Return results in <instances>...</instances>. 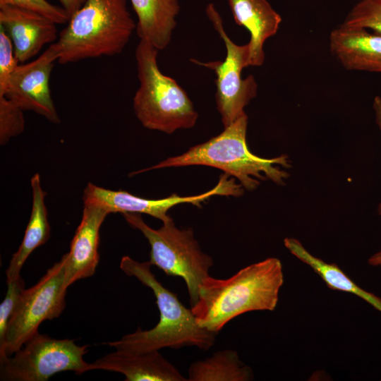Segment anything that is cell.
I'll use <instances>...</instances> for the list:
<instances>
[{
	"label": "cell",
	"mask_w": 381,
	"mask_h": 381,
	"mask_svg": "<svg viewBox=\"0 0 381 381\" xmlns=\"http://www.w3.org/2000/svg\"><path fill=\"white\" fill-rule=\"evenodd\" d=\"M284 283L281 261L268 258L246 266L228 279L210 275L190 307L198 324L215 334L232 319L255 310H274Z\"/></svg>",
	"instance_id": "6da1fadb"
},
{
	"label": "cell",
	"mask_w": 381,
	"mask_h": 381,
	"mask_svg": "<svg viewBox=\"0 0 381 381\" xmlns=\"http://www.w3.org/2000/svg\"><path fill=\"white\" fill-rule=\"evenodd\" d=\"M247 126L248 116L245 113L207 141L133 174L152 169L201 165L222 170L236 179L248 191L255 190L260 181L270 180L277 185H284L289 177L284 169L291 166L288 156L282 155L267 159L252 153L246 143Z\"/></svg>",
	"instance_id": "7a4b0ae2"
},
{
	"label": "cell",
	"mask_w": 381,
	"mask_h": 381,
	"mask_svg": "<svg viewBox=\"0 0 381 381\" xmlns=\"http://www.w3.org/2000/svg\"><path fill=\"white\" fill-rule=\"evenodd\" d=\"M151 266L149 261L138 262L128 255L123 256L120 262V268L126 274L136 278L152 291L159 312L158 323L148 330L138 327L135 332L107 344L116 349L135 352L183 346L207 351L214 346L217 334L198 324L191 308L185 307L175 293L157 279Z\"/></svg>",
	"instance_id": "3957f363"
},
{
	"label": "cell",
	"mask_w": 381,
	"mask_h": 381,
	"mask_svg": "<svg viewBox=\"0 0 381 381\" xmlns=\"http://www.w3.org/2000/svg\"><path fill=\"white\" fill-rule=\"evenodd\" d=\"M136 24L127 0H85L54 44L61 64L120 54Z\"/></svg>",
	"instance_id": "277c9868"
},
{
	"label": "cell",
	"mask_w": 381,
	"mask_h": 381,
	"mask_svg": "<svg viewBox=\"0 0 381 381\" xmlns=\"http://www.w3.org/2000/svg\"><path fill=\"white\" fill-rule=\"evenodd\" d=\"M158 52L144 40L136 47L139 87L133 99L135 116L145 128L167 134L191 128L198 114L186 91L159 70Z\"/></svg>",
	"instance_id": "5b68a950"
},
{
	"label": "cell",
	"mask_w": 381,
	"mask_h": 381,
	"mask_svg": "<svg viewBox=\"0 0 381 381\" xmlns=\"http://www.w3.org/2000/svg\"><path fill=\"white\" fill-rule=\"evenodd\" d=\"M125 220L139 230L150 246L151 265L167 275L181 277L186 282L190 307L198 299L199 287L213 265L212 257L201 250L191 229H179L173 219L155 229L143 219L141 214L123 213Z\"/></svg>",
	"instance_id": "8992f818"
},
{
	"label": "cell",
	"mask_w": 381,
	"mask_h": 381,
	"mask_svg": "<svg viewBox=\"0 0 381 381\" xmlns=\"http://www.w3.org/2000/svg\"><path fill=\"white\" fill-rule=\"evenodd\" d=\"M87 348L77 345L74 339H56L37 332L13 355L0 358V380L46 381L63 371L81 375L92 370V363L83 358Z\"/></svg>",
	"instance_id": "52a82bcc"
},
{
	"label": "cell",
	"mask_w": 381,
	"mask_h": 381,
	"mask_svg": "<svg viewBox=\"0 0 381 381\" xmlns=\"http://www.w3.org/2000/svg\"><path fill=\"white\" fill-rule=\"evenodd\" d=\"M66 254L32 286L25 289L9 320L0 358L11 356L38 332L40 325L59 317L66 306Z\"/></svg>",
	"instance_id": "ba28073f"
},
{
	"label": "cell",
	"mask_w": 381,
	"mask_h": 381,
	"mask_svg": "<svg viewBox=\"0 0 381 381\" xmlns=\"http://www.w3.org/2000/svg\"><path fill=\"white\" fill-rule=\"evenodd\" d=\"M206 14L224 42L226 58L224 61H190L214 72L217 108L224 127H226L245 114L244 108L257 95L258 84L252 75L246 78L241 77L242 70L249 66L248 44L238 45L229 37L223 27L222 18L213 4L207 5Z\"/></svg>",
	"instance_id": "9c48e42d"
},
{
	"label": "cell",
	"mask_w": 381,
	"mask_h": 381,
	"mask_svg": "<svg viewBox=\"0 0 381 381\" xmlns=\"http://www.w3.org/2000/svg\"><path fill=\"white\" fill-rule=\"evenodd\" d=\"M244 188L234 177L223 174L217 184L203 193L181 196L176 193L162 199L143 198L124 190H113L89 182L85 186L83 200L84 205H93L111 213L146 214L165 222L171 219L168 212L173 207L181 204H191L198 207L214 195L240 197Z\"/></svg>",
	"instance_id": "30bf717a"
},
{
	"label": "cell",
	"mask_w": 381,
	"mask_h": 381,
	"mask_svg": "<svg viewBox=\"0 0 381 381\" xmlns=\"http://www.w3.org/2000/svg\"><path fill=\"white\" fill-rule=\"evenodd\" d=\"M58 58L54 42L36 59L18 65L9 78L4 96L23 111H32L52 123H60L49 88L51 72Z\"/></svg>",
	"instance_id": "8fae6325"
},
{
	"label": "cell",
	"mask_w": 381,
	"mask_h": 381,
	"mask_svg": "<svg viewBox=\"0 0 381 381\" xmlns=\"http://www.w3.org/2000/svg\"><path fill=\"white\" fill-rule=\"evenodd\" d=\"M56 23L17 6H0V26L10 37L16 59L24 63L57 39Z\"/></svg>",
	"instance_id": "7c38bea8"
},
{
	"label": "cell",
	"mask_w": 381,
	"mask_h": 381,
	"mask_svg": "<svg viewBox=\"0 0 381 381\" xmlns=\"http://www.w3.org/2000/svg\"><path fill=\"white\" fill-rule=\"evenodd\" d=\"M105 209L84 205L82 218L66 254L64 288L76 281L92 277L99 261V230L107 216Z\"/></svg>",
	"instance_id": "4fadbf2b"
},
{
	"label": "cell",
	"mask_w": 381,
	"mask_h": 381,
	"mask_svg": "<svg viewBox=\"0 0 381 381\" xmlns=\"http://www.w3.org/2000/svg\"><path fill=\"white\" fill-rule=\"evenodd\" d=\"M92 370L121 373L126 381L188 380L159 351L135 352L116 349L92 363Z\"/></svg>",
	"instance_id": "5bb4252c"
},
{
	"label": "cell",
	"mask_w": 381,
	"mask_h": 381,
	"mask_svg": "<svg viewBox=\"0 0 381 381\" xmlns=\"http://www.w3.org/2000/svg\"><path fill=\"white\" fill-rule=\"evenodd\" d=\"M329 49L346 69L381 73V35L341 24L330 33Z\"/></svg>",
	"instance_id": "9a60e30c"
},
{
	"label": "cell",
	"mask_w": 381,
	"mask_h": 381,
	"mask_svg": "<svg viewBox=\"0 0 381 381\" xmlns=\"http://www.w3.org/2000/svg\"><path fill=\"white\" fill-rule=\"evenodd\" d=\"M235 22L246 28L250 39L249 66H260L265 61V41L278 31L281 16L267 0H227Z\"/></svg>",
	"instance_id": "2e32d148"
},
{
	"label": "cell",
	"mask_w": 381,
	"mask_h": 381,
	"mask_svg": "<svg viewBox=\"0 0 381 381\" xmlns=\"http://www.w3.org/2000/svg\"><path fill=\"white\" fill-rule=\"evenodd\" d=\"M137 16L136 31L140 40L159 51L170 43L180 11L178 0H129Z\"/></svg>",
	"instance_id": "e0dca14e"
},
{
	"label": "cell",
	"mask_w": 381,
	"mask_h": 381,
	"mask_svg": "<svg viewBox=\"0 0 381 381\" xmlns=\"http://www.w3.org/2000/svg\"><path fill=\"white\" fill-rule=\"evenodd\" d=\"M32 210L23 241L18 250L13 254L6 270V282L20 277V270L34 250L44 244L50 236V226L45 205L46 193L42 188L40 176L35 174L30 179Z\"/></svg>",
	"instance_id": "ac0fdd59"
},
{
	"label": "cell",
	"mask_w": 381,
	"mask_h": 381,
	"mask_svg": "<svg viewBox=\"0 0 381 381\" xmlns=\"http://www.w3.org/2000/svg\"><path fill=\"white\" fill-rule=\"evenodd\" d=\"M284 243L292 255L309 265L329 289L355 294L381 312V298L358 286L335 263H327L315 257L294 238H284Z\"/></svg>",
	"instance_id": "d6986e66"
},
{
	"label": "cell",
	"mask_w": 381,
	"mask_h": 381,
	"mask_svg": "<svg viewBox=\"0 0 381 381\" xmlns=\"http://www.w3.org/2000/svg\"><path fill=\"white\" fill-rule=\"evenodd\" d=\"M253 370L242 362L236 351L223 349L210 357L193 362L188 371V381H249Z\"/></svg>",
	"instance_id": "ffe728a7"
},
{
	"label": "cell",
	"mask_w": 381,
	"mask_h": 381,
	"mask_svg": "<svg viewBox=\"0 0 381 381\" xmlns=\"http://www.w3.org/2000/svg\"><path fill=\"white\" fill-rule=\"evenodd\" d=\"M344 25L381 35V0H361L349 11Z\"/></svg>",
	"instance_id": "44dd1931"
},
{
	"label": "cell",
	"mask_w": 381,
	"mask_h": 381,
	"mask_svg": "<svg viewBox=\"0 0 381 381\" xmlns=\"http://www.w3.org/2000/svg\"><path fill=\"white\" fill-rule=\"evenodd\" d=\"M23 110L8 99L0 96V144L4 145L11 138L23 133L25 128Z\"/></svg>",
	"instance_id": "7402d4cb"
},
{
	"label": "cell",
	"mask_w": 381,
	"mask_h": 381,
	"mask_svg": "<svg viewBox=\"0 0 381 381\" xmlns=\"http://www.w3.org/2000/svg\"><path fill=\"white\" fill-rule=\"evenodd\" d=\"M9 5L24 8L50 19L56 24L68 23L70 16L62 7L47 0H0V6Z\"/></svg>",
	"instance_id": "603a6c76"
},
{
	"label": "cell",
	"mask_w": 381,
	"mask_h": 381,
	"mask_svg": "<svg viewBox=\"0 0 381 381\" xmlns=\"http://www.w3.org/2000/svg\"><path fill=\"white\" fill-rule=\"evenodd\" d=\"M7 291L4 301L0 304V349L4 346L9 320L24 291L25 282L21 277L7 282Z\"/></svg>",
	"instance_id": "cb8c5ba5"
},
{
	"label": "cell",
	"mask_w": 381,
	"mask_h": 381,
	"mask_svg": "<svg viewBox=\"0 0 381 381\" xmlns=\"http://www.w3.org/2000/svg\"><path fill=\"white\" fill-rule=\"evenodd\" d=\"M18 63L12 41L0 26V96L5 95L9 78L19 65Z\"/></svg>",
	"instance_id": "d4e9b609"
},
{
	"label": "cell",
	"mask_w": 381,
	"mask_h": 381,
	"mask_svg": "<svg viewBox=\"0 0 381 381\" xmlns=\"http://www.w3.org/2000/svg\"><path fill=\"white\" fill-rule=\"evenodd\" d=\"M70 16H72L84 4L85 0H58Z\"/></svg>",
	"instance_id": "484cf974"
},
{
	"label": "cell",
	"mask_w": 381,
	"mask_h": 381,
	"mask_svg": "<svg viewBox=\"0 0 381 381\" xmlns=\"http://www.w3.org/2000/svg\"><path fill=\"white\" fill-rule=\"evenodd\" d=\"M373 108L375 114V121L381 131V97L375 96L373 99Z\"/></svg>",
	"instance_id": "4316f807"
},
{
	"label": "cell",
	"mask_w": 381,
	"mask_h": 381,
	"mask_svg": "<svg viewBox=\"0 0 381 381\" xmlns=\"http://www.w3.org/2000/svg\"><path fill=\"white\" fill-rule=\"evenodd\" d=\"M368 262L373 267H381V250L371 255Z\"/></svg>",
	"instance_id": "83f0119b"
},
{
	"label": "cell",
	"mask_w": 381,
	"mask_h": 381,
	"mask_svg": "<svg viewBox=\"0 0 381 381\" xmlns=\"http://www.w3.org/2000/svg\"><path fill=\"white\" fill-rule=\"evenodd\" d=\"M377 212L380 215H381V202L379 204L377 207Z\"/></svg>",
	"instance_id": "f1b7e54d"
}]
</instances>
